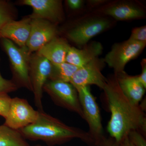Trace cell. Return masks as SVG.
Instances as JSON below:
<instances>
[{"label": "cell", "mask_w": 146, "mask_h": 146, "mask_svg": "<svg viewBox=\"0 0 146 146\" xmlns=\"http://www.w3.org/2000/svg\"><path fill=\"white\" fill-rule=\"evenodd\" d=\"M118 21H128L144 18L145 11L141 6L130 2H119L106 6L100 11Z\"/></svg>", "instance_id": "obj_14"}, {"label": "cell", "mask_w": 146, "mask_h": 146, "mask_svg": "<svg viewBox=\"0 0 146 146\" xmlns=\"http://www.w3.org/2000/svg\"><path fill=\"white\" fill-rule=\"evenodd\" d=\"M12 98L8 94H0V116L5 119L8 114Z\"/></svg>", "instance_id": "obj_21"}, {"label": "cell", "mask_w": 146, "mask_h": 146, "mask_svg": "<svg viewBox=\"0 0 146 146\" xmlns=\"http://www.w3.org/2000/svg\"><path fill=\"white\" fill-rule=\"evenodd\" d=\"M131 142L134 146H146V138L136 131H131L128 135Z\"/></svg>", "instance_id": "obj_24"}, {"label": "cell", "mask_w": 146, "mask_h": 146, "mask_svg": "<svg viewBox=\"0 0 146 146\" xmlns=\"http://www.w3.org/2000/svg\"><path fill=\"white\" fill-rule=\"evenodd\" d=\"M99 146H120V144L114 138L110 137L106 138L104 141Z\"/></svg>", "instance_id": "obj_27"}, {"label": "cell", "mask_w": 146, "mask_h": 146, "mask_svg": "<svg viewBox=\"0 0 146 146\" xmlns=\"http://www.w3.org/2000/svg\"><path fill=\"white\" fill-rule=\"evenodd\" d=\"M16 16V12L10 3L6 1L0 0V33L6 24L15 20Z\"/></svg>", "instance_id": "obj_20"}, {"label": "cell", "mask_w": 146, "mask_h": 146, "mask_svg": "<svg viewBox=\"0 0 146 146\" xmlns=\"http://www.w3.org/2000/svg\"><path fill=\"white\" fill-rule=\"evenodd\" d=\"M43 91L48 95L55 104L76 113L84 119L78 93L70 82L48 80L45 84Z\"/></svg>", "instance_id": "obj_5"}, {"label": "cell", "mask_w": 146, "mask_h": 146, "mask_svg": "<svg viewBox=\"0 0 146 146\" xmlns=\"http://www.w3.org/2000/svg\"><path fill=\"white\" fill-rule=\"evenodd\" d=\"M120 146H134L127 136H125L119 143Z\"/></svg>", "instance_id": "obj_28"}, {"label": "cell", "mask_w": 146, "mask_h": 146, "mask_svg": "<svg viewBox=\"0 0 146 146\" xmlns=\"http://www.w3.org/2000/svg\"><path fill=\"white\" fill-rule=\"evenodd\" d=\"M77 91L83 111L84 119L89 126L88 132L94 140L95 146H99L106 137L104 136L98 106L91 94L89 86H84Z\"/></svg>", "instance_id": "obj_4"}, {"label": "cell", "mask_w": 146, "mask_h": 146, "mask_svg": "<svg viewBox=\"0 0 146 146\" xmlns=\"http://www.w3.org/2000/svg\"><path fill=\"white\" fill-rule=\"evenodd\" d=\"M23 5L31 7V19H43L56 25L64 18L62 2L60 0H23Z\"/></svg>", "instance_id": "obj_12"}, {"label": "cell", "mask_w": 146, "mask_h": 146, "mask_svg": "<svg viewBox=\"0 0 146 146\" xmlns=\"http://www.w3.org/2000/svg\"><path fill=\"white\" fill-rule=\"evenodd\" d=\"M39 114L29 102L25 99L13 98L7 116L4 124L9 127L19 130L34 122Z\"/></svg>", "instance_id": "obj_10"}, {"label": "cell", "mask_w": 146, "mask_h": 146, "mask_svg": "<svg viewBox=\"0 0 146 146\" xmlns=\"http://www.w3.org/2000/svg\"><path fill=\"white\" fill-rule=\"evenodd\" d=\"M31 22V19L28 16L20 21L13 20L8 22L1 30V39H8L20 47H26L30 33Z\"/></svg>", "instance_id": "obj_13"}, {"label": "cell", "mask_w": 146, "mask_h": 146, "mask_svg": "<svg viewBox=\"0 0 146 146\" xmlns=\"http://www.w3.org/2000/svg\"><path fill=\"white\" fill-rule=\"evenodd\" d=\"M142 72L141 74L138 76L139 81L146 89V60L145 58L142 60L141 62Z\"/></svg>", "instance_id": "obj_25"}, {"label": "cell", "mask_w": 146, "mask_h": 146, "mask_svg": "<svg viewBox=\"0 0 146 146\" xmlns=\"http://www.w3.org/2000/svg\"><path fill=\"white\" fill-rule=\"evenodd\" d=\"M67 3L70 8L75 10L81 8L83 5V1L82 0H68Z\"/></svg>", "instance_id": "obj_26"}, {"label": "cell", "mask_w": 146, "mask_h": 146, "mask_svg": "<svg viewBox=\"0 0 146 146\" xmlns=\"http://www.w3.org/2000/svg\"><path fill=\"white\" fill-rule=\"evenodd\" d=\"M18 86H16L13 80L6 79L2 76L0 72V94L13 92L18 90Z\"/></svg>", "instance_id": "obj_23"}, {"label": "cell", "mask_w": 146, "mask_h": 146, "mask_svg": "<svg viewBox=\"0 0 146 146\" xmlns=\"http://www.w3.org/2000/svg\"><path fill=\"white\" fill-rule=\"evenodd\" d=\"M0 41L1 46L9 59L12 80L18 88L23 87L32 91L29 74L31 54L27 47L18 46L5 38H1Z\"/></svg>", "instance_id": "obj_3"}, {"label": "cell", "mask_w": 146, "mask_h": 146, "mask_svg": "<svg viewBox=\"0 0 146 146\" xmlns=\"http://www.w3.org/2000/svg\"><path fill=\"white\" fill-rule=\"evenodd\" d=\"M111 25V21L104 17L86 18L70 30L67 37L77 46H84L90 39L109 29Z\"/></svg>", "instance_id": "obj_8"}, {"label": "cell", "mask_w": 146, "mask_h": 146, "mask_svg": "<svg viewBox=\"0 0 146 146\" xmlns=\"http://www.w3.org/2000/svg\"><path fill=\"white\" fill-rule=\"evenodd\" d=\"M52 64L37 52L31 54L30 62V79L35 104L38 111H43L42 98L43 88L49 80Z\"/></svg>", "instance_id": "obj_6"}, {"label": "cell", "mask_w": 146, "mask_h": 146, "mask_svg": "<svg viewBox=\"0 0 146 146\" xmlns=\"http://www.w3.org/2000/svg\"><path fill=\"white\" fill-rule=\"evenodd\" d=\"M103 90L111 113L107 125L110 137L120 143L129 132L136 131L146 138L145 110L140 104L131 102L123 94L115 74L107 78Z\"/></svg>", "instance_id": "obj_1"}, {"label": "cell", "mask_w": 146, "mask_h": 146, "mask_svg": "<svg viewBox=\"0 0 146 146\" xmlns=\"http://www.w3.org/2000/svg\"><path fill=\"white\" fill-rule=\"evenodd\" d=\"M146 45V43L135 42L129 39L116 43L104 58L105 63L113 68L115 74L123 72L126 64L137 57Z\"/></svg>", "instance_id": "obj_7"}, {"label": "cell", "mask_w": 146, "mask_h": 146, "mask_svg": "<svg viewBox=\"0 0 146 146\" xmlns=\"http://www.w3.org/2000/svg\"><path fill=\"white\" fill-rule=\"evenodd\" d=\"M129 39L135 42L146 43V26L133 29Z\"/></svg>", "instance_id": "obj_22"}, {"label": "cell", "mask_w": 146, "mask_h": 146, "mask_svg": "<svg viewBox=\"0 0 146 146\" xmlns=\"http://www.w3.org/2000/svg\"><path fill=\"white\" fill-rule=\"evenodd\" d=\"M105 64L104 58H95L83 67L78 68L73 74L70 83L76 90L90 85H96L103 90L107 80V78L102 72Z\"/></svg>", "instance_id": "obj_9"}, {"label": "cell", "mask_w": 146, "mask_h": 146, "mask_svg": "<svg viewBox=\"0 0 146 146\" xmlns=\"http://www.w3.org/2000/svg\"><path fill=\"white\" fill-rule=\"evenodd\" d=\"M70 47L66 39L57 36L36 52L52 64H60L65 62L66 56Z\"/></svg>", "instance_id": "obj_17"}, {"label": "cell", "mask_w": 146, "mask_h": 146, "mask_svg": "<svg viewBox=\"0 0 146 146\" xmlns=\"http://www.w3.org/2000/svg\"><path fill=\"white\" fill-rule=\"evenodd\" d=\"M36 146H42L40 145H36Z\"/></svg>", "instance_id": "obj_30"}, {"label": "cell", "mask_w": 146, "mask_h": 146, "mask_svg": "<svg viewBox=\"0 0 146 146\" xmlns=\"http://www.w3.org/2000/svg\"><path fill=\"white\" fill-rule=\"evenodd\" d=\"M103 50L99 42H94L86 45L82 49L70 47L66 56L65 62L80 68L99 57Z\"/></svg>", "instance_id": "obj_15"}, {"label": "cell", "mask_w": 146, "mask_h": 146, "mask_svg": "<svg viewBox=\"0 0 146 146\" xmlns=\"http://www.w3.org/2000/svg\"><path fill=\"white\" fill-rule=\"evenodd\" d=\"M115 74L123 94L131 102L139 104L146 89L139 81L138 76L129 75L125 71Z\"/></svg>", "instance_id": "obj_16"}, {"label": "cell", "mask_w": 146, "mask_h": 146, "mask_svg": "<svg viewBox=\"0 0 146 146\" xmlns=\"http://www.w3.org/2000/svg\"><path fill=\"white\" fill-rule=\"evenodd\" d=\"M89 3L92 7L96 6L97 5H100L102 4L105 2V1H102V0H93V1H89Z\"/></svg>", "instance_id": "obj_29"}, {"label": "cell", "mask_w": 146, "mask_h": 146, "mask_svg": "<svg viewBox=\"0 0 146 146\" xmlns=\"http://www.w3.org/2000/svg\"><path fill=\"white\" fill-rule=\"evenodd\" d=\"M78 68L67 62L52 64L49 80L70 82L73 74Z\"/></svg>", "instance_id": "obj_19"}, {"label": "cell", "mask_w": 146, "mask_h": 146, "mask_svg": "<svg viewBox=\"0 0 146 146\" xmlns=\"http://www.w3.org/2000/svg\"><path fill=\"white\" fill-rule=\"evenodd\" d=\"M0 146H30L18 130L0 125Z\"/></svg>", "instance_id": "obj_18"}, {"label": "cell", "mask_w": 146, "mask_h": 146, "mask_svg": "<svg viewBox=\"0 0 146 146\" xmlns=\"http://www.w3.org/2000/svg\"><path fill=\"white\" fill-rule=\"evenodd\" d=\"M18 131L25 139L40 140L50 145L64 143L78 138L89 145L95 146L88 131L67 125L44 111H39L34 123Z\"/></svg>", "instance_id": "obj_2"}, {"label": "cell", "mask_w": 146, "mask_h": 146, "mask_svg": "<svg viewBox=\"0 0 146 146\" xmlns=\"http://www.w3.org/2000/svg\"><path fill=\"white\" fill-rule=\"evenodd\" d=\"M58 31L56 25L43 19H31V28L26 44L29 52H36L55 37Z\"/></svg>", "instance_id": "obj_11"}]
</instances>
